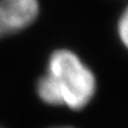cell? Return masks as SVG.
<instances>
[{
  "mask_svg": "<svg viewBox=\"0 0 128 128\" xmlns=\"http://www.w3.org/2000/svg\"><path fill=\"white\" fill-rule=\"evenodd\" d=\"M97 80L93 71L68 49L54 50L48 71L38 79V97L48 105L80 110L93 100Z\"/></svg>",
  "mask_w": 128,
  "mask_h": 128,
  "instance_id": "6da1fadb",
  "label": "cell"
},
{
  "mask_svg": "<svg viewBox=\"0 0 128 128\" xmlns=\"http://www.w3.org/2000/svg\"><path fill=\"white\" fill-rule=\"evenodd\" d=\"M38 0H0V37L26 29L36 20Z\"/></svg>",
  "mask_w": 128,
  "mask_h": 128,
  "instance_id": "7a4b0ae2",
  "label": "cell"
},
{
  "mask_svg": "<svg viewBox=\"0 0 128 128\" xmlns=\"http://www.w3.org/2000/svg\"><path fill=\"white\" fill-rule=\"evenodd\" d=\"M117 33H118V37H120V41L128 49V6L126 7L124 12L121 14L120 19H118Z\"/></svg>",
  "mask_w": 128,
  "mask_h": 128,
  "instance_id": "3957f363",
  "label": "cell"
},
{
  "mask_svg": "<svg viewBox=\"0 0 128 128\" xmlns=\"http://www.w3.org/2000/svg\"><path fill=\"white\" fill-rule=\"evenodd\" d=\"M59 128H71V127H59Z\"/></svg>",
  "mask_w": 128,
  "mask_h": 128,
  "instance_id": "277c9868",
  "label": "cell"
}]
</instances>
